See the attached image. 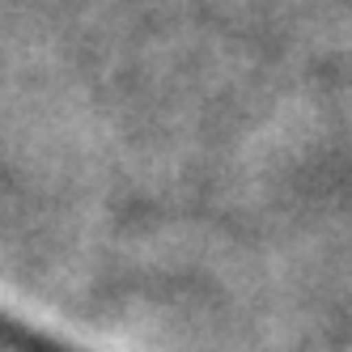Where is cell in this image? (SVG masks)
Wrapping results in <instances>:
<instances>
[{
  "mask_svg": "<svg viewBox=\"0 0 352 352\" xmlns=\"http://www.w3.org/2000/svg\"><path fill=\"white\" fill-rule=\"evenodd\" d=\"M0 352H89V348H77V344L43 331V327H34L26 318L0 310Z\"/></svg>",
  "mask_w": 352,
  "mask_h": 352,
  "instance_id": "obj_1",
  "label": "cell"
}]
</instances>
